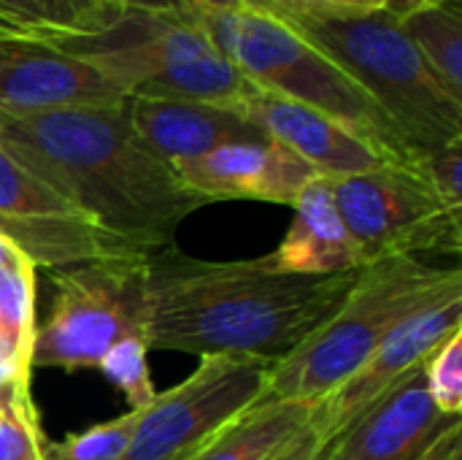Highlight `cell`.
I'll return each mask as SVG.
<instances>
[{
	"instance_id": "obj_1",
	"label": "cell",
	"mask_w": 462,
	"mask_h": 460,
	"mask_svg": "<svg viewBox=\"0 0 462 460\" xmlns=\"http://www.w3.org/2000/svg\"><path fill=\"white\" fill-rule=\"evenodd\" d=\"M127 98L27 117L0 114V144L92 225L152 255L173 247L179 225L208 201L189 192L173 165L135 133Z\"/></svg>"
},
{
	"instance_id": "obj_2",
	"label": "cell",
	"mask_w": 462,
	"mask_h": 460,
	"mask_svg": "<svg viewBox=\"0 0 462 460\" xmlns=\"http://www.w3.org/2000/svg\"><path fill=\"white\" fill-rule=\"evenodd\" d=\"M360 271L271 274L257 260L208 263L165 247L146 258V342L198 358L279 361L346 301Z\"/></svg>"
},
{
	"instance_id": "obj_3",
	"label": "cell",
	"mask_w": 462,
	"mask_h": 460,
	"mask_svg": "<svg viewBox=\"0 0 462 460\" xmlns=\"http://www.w3.org/2000/svg\"><path fill=\"white\" fill-rule=\"evenodd\" d=\"M455 298H462L460 268H433L417 258L363 266L346 301L273 363L260 401H322L401 325Z\"/></svg>"
},
{
	"instance_id": "obj_4",
	"label": "cell",
	"mask_w": 462,
	"mask_h": 460,
	"mask_svg": "<svg viewBox=\"0 0 462 460\" xmlns=\"http://www.w3.org/2000/svg\"><path fill=\"white\" fill-rule=\"evenodd\" d=\"M360 84L417 152L462 141L457 100L387 11L325 14L287 0H254ZM252 5V8H254Z\"/></svg>"
},
{
	"instance_id": "obj_5",
	"label": "cell",
	"mask_w": 462,
	"mask_h": 460,
	"mask_svg": "<svg viewBox=\"0 0 462 460\" xmlns=\"http://www.w3.org/2000/svg\"><path fill=\"white\" fill-rule=\"evenodd\" d=\"M195 16L219 54L254 87L328 114L398 163L420 155L360 84L273 11L260 5L222 14L198 8Z\"/></svg>"
},
{
	"instance_id": "obj_6",
	"label": "cell",
	"mask_w": 462,
	"mask_h": 460,
	"mask_svg": "<svg viewBox=\"0 0 462 460\" xmlns=\"http://www.w3.org/2000/svg\"><path fill=\"white\" fill-rule=\"evenodd\" d=\"M195 14L171 16L127 11L116 24L100 33H57L49 43L92 62L130 98L192 100L236 108L257 87L219 54Z\"/></svg>"
},
{
	"instance_id": "obj_7",
	"label": "cell",
	"mask_w": 462,
	"mask_h": 460,
	"mask_svg": "<svg viewBox=\"0 0 462 460\" xmlns=\"http://www.w3.org/2000/svg\"><path fill=\"white\" fill-rule=\"evenodd\" d=\"M146 258L57 271L54 304L35 328L30 369H89L119 339L146 336Z\"/></svg>"
},
{
	"instance_id": "obj_8",
	"label": "cell",
	"mask_w": 462,
	"mask_h": 460,
	"mask_svg": "<svg viewBox=\"0 0 462 460\" xmlns=\"http://www.w3.org/2000/svg\"><path fill=\"white\" fill-rule=\"evenodd\" d=\"M328 179L360 266L462 249V211L439 198L414 160Z\"/></svg>"
},
{
	"instance_id": "obj_9",
	"label": "cell",
	"mask_w": 462,
	"mask_h": 460,
	"mask_svg": "<svg viewBox=\"0 0 462 460\" xmlns=\"http://www.w3.org/2000/svg\"><path fill=\"white\" fill-rule=\"evenodd\" d=\"M276 361L257 355H206L176 388L157 393L119 460H189L230 420L254 407Z\"/></svg>"
},
{
	"instance_id": "obj_10",
	"label": "cell",
	"mask_w": 462,
	"mask_h": 460,
	"mask_svg": "<svg viewBox=\"0 0 462 460\" xmlns=\"http://www.w3.org/2000/svg\"><path fill=\"white\" fill-rule=\"evenodd\" d=\"M462 328V298L439 304L406 325H401L352 377L314 404L309 428L322 442V450L346 431L371 404L401 385L411 371L422 369L428 358Z\"/></svg>"
},
{
	"instance_id": "obj_11",
	"label": "cell",
	"mask_w": 462,
	"mask_h": 460,
	"mask_svg": "<svg viewBox=\"0 0 462 460\" xmlns=\"http://www.w3.org/2000/svg\"><path fill=\"white\" fill-rule=\"evenodd\" d=\"M127 95L92 62L43 38H0V114L111 106Z\"/></svg>"
},
{
	"instance_id": "obj_12",
	"label": "cell",
	"mask_w": 462,
	"mask_h": 460,
	"mask_svg": "<svg viewBox=\"0 0 462 460\" xmlns=\"http://www.w3.org/2000/svg\"><path fill=\"white\" fill-rule=\"evenodd\" d=\"M455 428L462 420L433 404L422 366L371 404L317 460H422Z\"/></svg>"
},
{
	"instance_id": "obj_13",
	"label": "cell",
	"mask_w": 462,
	"mask_h": 460,
	"mask_svg": "<svg viewBox=\"0 0 462 460\" xmlns=\"http://www.w3.org/2000/svg\"><path fill=\"white\" fill-rule=\"evenodd\" d=\"M236 111L249 119L268 141L309 163L319 176H352L398 163L328 114L260 87L241 100Z\"/></svg>"
},
{
	"instance_id": "obj_14",
	"label": "cell",
	"mask_w": 462,
	"mask_h": 460,
	"mask_svg": "<svg viewBox=\"0 0 462 460\" xmlns=\"http://www.w3.org/2000/svg\"><path fill=\"white\" fill-rule=\"evenodd\" d=\"M179 182L200 195L203 201H265L295 206L303 187L319 176L290 149L260 141V144H227L203 157L173 165Z\"/></svg>"
},
{
	"instance_id": "obj_15",
	"label": "cell",
	"mask_w": 462,
	"mask_h": 460,
	"mask_svg": "<svg viewBox=\"0 0 462 460\" xmlns=\"http://www.w3.org/2000/svg\"><path fill=\"white\" fill-rule=\"evenodd\" d=\"M127 108L135 133L171 165L203 157L227 144L268 141L249 119L227 106L127 98Z\"/></svg>"
},
{
	"instance_id": "obj_16",
	"label": "cell",
	"mask_w": 462,
	"mask_h": 460,
	"mask_svg": "<svg viewBox=\"0 0 462 460\" xmlns=\"http://www.w3.org/2000/svg\"><path fill=\"white\" fill-rule=\"evenodd\" d=\"M295 220L276 252L257 263L271 274L333 277L363 268L352 236L336 206L330 179L314 176L295 201Z\"/></svg>"
},
{
	"instance_id": "obj_17",
	"label": "cell",
	"mask_w": 462,
	"mask_h": 460,
	"mask_svg": "<svg viewBox=\"0 0 462 460\" xmlns=\"http://www.w3.org/2000/svg\"><path fill=\"white\" fill-rule=\"evenodd\" d=\"M0 236L11 247H16L32 266H49V268H70L97 260L146 258V252L79 217L62 220V217L0 214Z\"/></svg>"
},
{
	"instance_id": "obj_18",
	"label": "cell",
	"mask_w": 462,
	"mask_h": 460,
	"mask_svg": "<svg viewBox=\"0 0 462 460\" xmlns=\"http://www.w3.org/2000/svg\"><path fill=\"white\" fill-rule=\"evenodd\" d=\"M314 401H257L189 460H273L306 431Z\"/></svg>"
},
{
	"instance_id": "obj_19",
	"label": "cell",
	"mask_w": 462,
	"mask_h": 460,
	"mask_svg": "<svg viewBox=\"0 0 462 460\" xmlns=\"http://www.w3.org/2000/svg\"><path fill=\"white\" fill-rule=\"evenodd\" d=\"M398 27L417 46L441 84L462 100V16L457 0L417 8L401 16Z\"/></svg>"
},
{
	"instance_id": "obj_20",
	"label": "cell",
	"mask_w": 462,
	"mask_h": 460,
	"mask_svg": "<svg viewBox=\"0 0 462 460\" xmlns=\"http://www.w3.org/2000/svg\"><path fill=\"white\" fill-rule=\"evenodd\" d=\"M0 214L87 220L76 206H70L62 195H57L35 174H30L14 155H8L3 144H0Z\"/></svg>"
},
{
	"instance_id": "obj_21",
	"label": "cell",
	"mask_w": 462,
	"mask_h": 460,
	"mask_svg": "<svg viewBox=\"0 0 462 460\" xmlns=\"http://www.w3.org/2000/svg\"><path fill=\"white\" fill-rule=\"evenodd\" d=\"M0 339L30 369L35 339V266L30 260L0 271Z\"/></svg>"
},
{
	"instance_id": "obj_22",
	"label": "cell",
	"mask_w": 462,
	"mask_h": 460,
	"mask_svg": "<svg viewBox=\"0 0 462 460\" xmlns=\"http://www.w3.org/2000/svg\"><path fill=\"white\" fill-rule=\"evenodd\" d=\"M146 350H149L146 336H125L97 363V369L108 377V382H114L125 393L130 409H146L157 396L146 363Z\"/></svg>"
},
{
	"instance_id": "obj_23",
	"label": "cell",
	"mask_w": 462,
	"mask_h": 460,
	"mask_svg": "<svg viewBox=\"0 0 462 460\" xmlns=\"http://www.w3.org/2000/svg\"><path fill=\"white\" fill-rule=\"evenodd\" d=\"M425 382L444 415H462V328L455 331L425 363Z\"/></svg>"
},
{
	"instance_id": "obj_24",
	"label": "cell",
	"mask_w": 462,
	"mask_h": 460,
	"mask_svg": "<svg viewBox=\"0 0 462 460\" xmlns=\"http://www.w3.org/2000/svg\"><path fill=\"white\" fill-rule=\"evenodd\" d=\"M46 5L51 8L57 27L73 35L100 33L127 14L116 0H46Z\"/></svg>"
},
{
	"instance_id": "obj_25",
	"label": "cell",
	"mask_w": 462,
	"mask_h": 460,
	"mask_svg": "<svg viewBox=\"0 0 462 460\" xmlns=\"http://www.w3.org/2000/svg\"><path fill=\"white\" fill-rule=\"evenodd\" d=\"M422 176L430 182V187L439 192V198L462 211V141L447 144L441 149H428L414 157Z\"/></svg>"
},
{
	"instance_id": "obj_26",
	"label": "cell",
	"mask_w": 462,
	"mask_h": 460,
	"mask_svg": "<svg viewBox=\"0 0 462 460\" xmlns=\"http://www.w3.org/2000/svg\"><path fill=\"white\" fill-rule=\"evenodd\" d=\"M0 460H43V434L35 412L0 407Z\"/></svg>"
},
{
	"instance_id": "obj_27",
	"label": "cell",
	"mask_w": 462,
	"mask_h": 460,
	"mask_svg": "<svg viewBox=\"0 0 462 460\" xmlns=\"http://www.w3.org/2000/svg\"><path fill=\"white\" fill-rule=\"evenodd\" d=\"M0 14L35 30L43 41H49L51 35L62 33L51 16V8L46 5V0H0Z\"/></svg>"
},
{
	"instance_id": "obj_28",
	"label": "cell",
	"mask_w": 462,
	"mask_h": 460,
	"mask_svg": "<svg viewBox=\"0 0 462 460\" xmlns=\"http://www.w3.org/2000/svg\"><path fill=\"white\" fill-rule=\"evenodd\" d=\"M30 369L16 358V352L0 339V393L8 388H30Z\"/></svg>"
},
{
	"instance_id": "obj_29",
	"label": "cell",
	"mask_w": 462,
	"mask_h": 460,
	"mask_svg": "<svg viewBox=\"0 0 462 460\" xmlns=\"http://www.w3.org/2000/svg\"><path fill=\"white\" fill-rule=\"evenodd\" d=\"M311 11H325V14H374L384 11L382 0H287Z\"/></svg>"
},
{
	"instance_id": "obj_30",
	"label": "cell",
	"mask_w": 462,
	"mask_h": 460,
	"mask_svg": "<svg viewBox=\"0 0 462 460\" xmlns=\"http://www.w3.org/2000/svg\"><path fill=\"white\" fill-rule=\"evenodd\" d=\"M127 11H146V14H171V16H192L198 5L192 0H116Z\"/></svg>"
},
{
	"instance_id": "obj_31",
	"label": "cell",
	"mask_w": 462,
	"mask_h": 460,
	"mask_svg": "<svg viewBox=\"0 0 462 460\" xmlns=\"http://www.w3.org/2000/svg\"><path fill=\"white\" fill-rule=\"evenodd\" d=\"M322 453V442L317 439V434L306 426V431H300L279 455L273 460H317Z\"/></svg>"
},
{
	"instance_id": "obj_32",
	"label": "cell",
	"mask_w": 462,
	"mask_h": 460,
	"mask_svg": "<svg viewBox=\"0 0 462 460\" xmlns=\"http://www.w3.org/2000/svg\"><path fill=\"white\" fill-rule=\"evenodd\" d=\"M433 3H444V0H382L384 11H387L390 16H395V19L406 16V14H411V11H417V8L433 5Z\"/></svg>"
},
{
	"instance_id": "obj_33",
	"label": "cell",
	"mask_w": 462,
	"mask_h": 460,
	"mask_svg": "<svg viewBox=\"0 0 462 460\" xmlns=\"http://www.w3.org/2000/svg\"><path fill=\"white\" fill-rule=\"evenodd\" d=\"M439 460H462V428H455L444 437L439 447Z\"/></svg>"
},
{
	"instance_id": "obj_34",
	"label": "cell",
	"mask_w": 462,
	"mask_h": 460,
	"mask_svg": "<svg viewBox=\"0 0 462 460\" xmlns=\"http://www.w3.org/2000/svg\"><path fill=\"white\" fill-rule=\"evenodd\" d=\"M200 11H214V14H222V11H238V8H249L254 5V0H192Z\"/></svg>"
},
{
	"instance_id": "obj_35",
	"label": "cell",
	"mask_w": 462,
	"mask_h": 460,
	"mask_svg": "<svg viewBox=\"0 0 462 460\" xmlns=\"http://www.w3.org/2000/svg\"><path fill=\"white\" fill-rule=\"evenodd\" d=\"M0 38H41V35L35 30H30V27H24V24H19V22L0 14Z\"/></svg>"
},
{
	"instance_id": "obj_36",
	"label": "cell",
	"mask_w": 462,
	"mask_h": 460,
	"mask_svg": "<svg viewBox=\"0 0 462 460\" xmlns=\"http://www.w3.org/2000/svg\"><path fill=\"white\" fill-rule=\"evenodd\" d=\"M24 260H27V258L0 236V271H3V268H14V266H19V263H24Z\"/></svg>"
},
{
	"instance_id": "obj_37",
	"label": "cell",
	"mask_w": 462,
	"mask_h": 460,
	"mask_svg": "<svg viewBox=\"0 0 462 460\" xmlns=\"http://www.w3.org/2000/svg\"><path fill=\"white\" fill-rule=\"evenodd\" d=\"M441 442H444V439H441ZM441 442H439V445H436V447H433V450H430V453H428L422 460H439V447H441Z\"/></svg>"
}]
</instances>
